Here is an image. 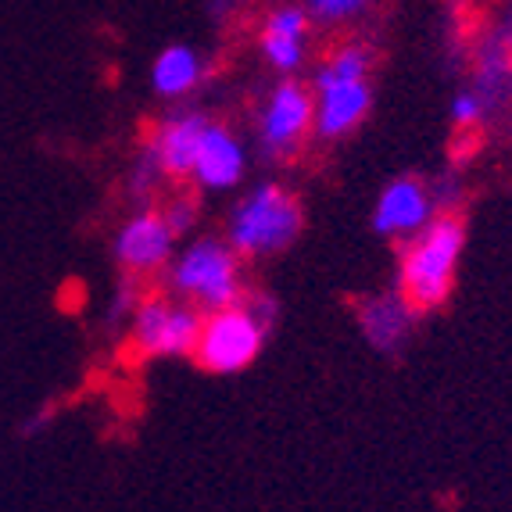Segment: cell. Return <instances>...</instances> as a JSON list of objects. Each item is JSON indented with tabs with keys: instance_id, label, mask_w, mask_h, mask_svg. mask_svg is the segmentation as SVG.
<instances>
[{
	"instance_id": "15",
	"label": "cell",
	"mask_w": 512,
	"mask_h": 512,
	"mask_svg": "<svg viewBox=\"0 0 512 512\" xmlns=\"http://www.w3.org/2000/svg\"><path fill=\"white\" fill-rule=\"evenodd\" d=\"M473 90H477L487 111L498 108L512 94V29L491 36V43L477 61V86Z\"/></svg>"
},
{
	"instance_id": "10",
	"label": "cell",
	"mask_w": 512,
	"mask_h": 512,
	"mask_svg": "<svg viewBox=\"0 0 512 512\" xmlns=\"http://www.w3.org/2000/svg\"><path fill=\"white\" fill-rule=\"evenodd\" d=\"M244 172H248V147L240 144L237 133L222 122H208L201 147H197L190 183L197 190H208V194H222V190L237 187L244 180Z\"/></svg>"
},
{
	"instance_id": "1",
	"label": "cell",
	"mask_w": 512,
	"mask_h": 512,
	"mask_svg": "<svg viewBox=\"0 0 512 512\" xmlns=\"http://www.w3.org/2000/svg\"><path fill=\"white\" fill-rule=\"evenodd\" d=\"M462 251H466V222L459 212H437L423 230L402 240L394 291L409 301L416 316H427L452 298Z\"/></svg>"
},
{
	"instance_id": "18",
	"label": "cell",
	"mask_w": 512,
	"mask_h": 512,
	"mask_svg": "<svg viewBox=\"0 0 512 512\" xmlns=\"http://www.w3.org/2000/svg\"><path fill=\"white\" fill-rule=\"evenodd\" d=\"M366 8H369V0H305L308 18H312V22H326V26L348 22V18H355Z\"/></svg>"
},
{
	"instance_id": "17",
	"label": "cell",
	"mask_w": 512,
	"mask_h": 512,
	"mask_svg": "<svg viewBox=\"0 0 512 512\" xmlns=\"http://www.w3.org/2000/svg\"><path fill=\"white\" fill-rule=\"evenodd\" d=\"M162 215L169 219V226H172V233L176 237H187V233H194L197 230V219H201V205H197V197L194 194H176V197H169V201H162Z\"/></svg>"
},
{
	"instance_id": "8",
	"label": "cell",
	"mask_w": 512,
	"mask_h": 512,
	"mask_svg": "<svg viewBox=\"0 0 512 512\" xmlns=\"http://www.w3.org/2000/svg\"><path fill=\"white\" fill-rule=\"evenodd\" d=\"M208 119L201 111H180V115H169L158 126L147 133L144 144V158L162 172V180H190L197 162V147H201V137H205Z\"/></svg>"
},
{
	"instance_id": "7",
	"label": "cell",
	"mask_w": 512,
	"mask_h": 512,
	"mask_svg": "<svg viewBox=\"0 0 512 512\" xmlns=\"http://www.w3.org/2000/svg\"><path fill=\"white\" fill-rule=\"evenodd\" d=\"M312 129H316V94L301 79L287 76L269 90L258 111V140H262L265 158L283 162L298 154Z\"/></svg>"
},
{
	"instance_id": "6",
	"label": "cell",
	"mask_w": 512,
	"mask_h": 512,
	"mask_svg": "<svg viewBox=\"0 0 512 512\" xmlns=\"http://www.w3.org/2000/svg\"><path fill=\"white\" fill-rule=\"evenodd\" d=\"M176 248H180V237L172 233L169 219L158 205H140L137 212H129L111 240V255H115L119 273L140 283L162 276Z\"/></svg>"
},
{
	"instance_id": "20",
	"label": "cell",
	"mask_w": 512,
	"mask_h": 512,
	"mask_svg": "<svg viewBox=\"0 0 512 512\" xmlns=\"http://www.w3.org/2000/svg\"><path fill=\"white\" fill-rule=\"evenodd\" d=\"M509 4H512V0H509Z\"/></svg>"
},
{
	"instance_id": "4",
	"label": "cell",
	"mask_w": 512,
	"mask_h": 512,
	"mask_svg": "<svg viewBox=\"0 0 512 512\" xmlns=\"http://www.w3.org/2000/svg\"><path fill=\"white\" fill-rule=\"evenodd\" d=\"M201 308L187 305L169 291H147L126 319V348L140 362L190 359L201 333Z\"/></svg>"
},
{
	"instance_id": "5",
	"label": "cell",
	"mask_w": 512,
	"mask_h": 512,
	"mask_svg": "<svg viewBox=\"0 0 512 512\" xmlns=\"http://www.w3.org/2000/svg\"><path fill=\"white\" fill-rule=\"evenodd\" d=\"M265 341H269V326L244 301H237L201 316V333L190 359L212 376H233L244 373L262 355Z\"/></svg>"
},
{
	"instance_id": "12",
	"label": "cell",
	"mask_w": 512,
	"mask_h": 512,
	"mask_svg": "<svg viewBox=\"0 0 512 512\" xmlns=\"http://www.w3.org/2000/svg\"><path fill=\"white\" fill-rule=\"evenodd\" d=\"M316 94V137L323 140H341L366 122L369 108H373V90L369 79H355V83H326L312 86Z\"/></svg>"
},
{
	"instance_id": "2",
	"label": "cell",
	"mask_w": 512,
	"mask_h": 512,
	"mask_svg": "<svg viewBox=\"0 0 512 512\" xmlns=\"http://www.w3.org/2000/svg\"><path fill=\"white\" fill-rule=\"evenodd\" d=\"M165 291L183 298L201 312L237 305L248 291L244 283V258L226 244V237H194L176 248L165 265Z\"/></svg>"
},
{
	"instance_id": "11",
	"label": "cell",
	"mask_w": 512,
	"mask_h": 512,
	"mask_svg": "<svg viewBox=\"0 0 512 512\" xmlns=\"http://www.w3.org/2000/svg\"><path fill=\"white\" fill-rule=\"evenodd\" d=\"M416 312L398 291L384 294H366L355 301V323H359L362 337L373 351L380 355H394L409 344L412 330H416Z\"/></svg>"
},
{
	"instance_id": "14",
	"label": "cell",
	"mask_w": 512,
	"mask_h": 512,
	"mask_svg": "<svg viewBox=\"0 0 512 512\" xmlns=\"http://www.w3.org/2000/svg\"><path fill=\"white\" fill-rule=\"evenodd\" d=\"M205 79V61L187 43L165 47L151 65V86L158 97H183Z\"/></svg>"
},
{
	"instance_id": "16",
	"label": "cell",
	"mask_w": 512,
	"mask_h": 512,
	"mask_svg": "<svg viewBox=\"0 0 512 512\" xmlns=\"http://www.w3.org/2000/svg\"><path fill=\"white\" fill-rule=\"evenodd\" d=\"M373 69V54L362 47V43H344L330 58L319 65L312 86H326V83H355V79H369Z\"/></svg>"
},
{
	"instance_id": "13",
	"label": "cell",
	"mask_w": 512,
	"mask_h": 512,
	"mask_svg": "<svg viewBox=\"0 0 512 512\" xmlns=\"http://www.w3.org/2000/svg\"><path fill=\"white\" fill-rule=\"evenodd\" d=\"M308 29H312V18L301 4H283L273 8L262 26V58L273 65L276 72L291 76L294 69H301L305 61V47H308Z\"/></svg>"
},
{
	"instance_id": "9",
	"label": "cell",
	"mask_w": 512,
	"mask_h": 512,
	"mask_svg": "<svg viewBox=\"0 0 512 512\" xmlns=\"http://www.w3.org/2000/svg\"><path fill=\"white\" fill-rule=\"evenodd\" d=\"M441 212L434 201V187L423 183L419 176H398L391 180L373 208V230L380 237L391 240H409L412 233H419L434 215Z\"/></svg>"
},
{
	"instance_id": "19",
	"label": "cell",
	"mask_w": 512,
	"mask_h": 512,
	"mask_svg": "<svg viewBox=\"0 0 512 512\" xmlns=\"http://www.w3.org/2000/svg\"><path fill=\"white\" fill-rule=\"evenodd\" d=\"M484 115H487V108L477 97V90H462V94L452 101V122H455V129H462V133H470Z\"/></svg>"
},
{
	"instance_id": "3",
	"label": "cell",
	"mask_w": 512,
	"mask_h": 512,
	"mask_svg": "<svg viewBox=\"0 0 512 512\" xmlns=\"http://www.w3.org/2000/svg\"><path fill=\"white\" fill-rule=\"evenodd\" d=\"M305 230V208L283 183H258L233 205L226 219V244L244 262L283 255Z\"/></svg>"
}]
</instances>
